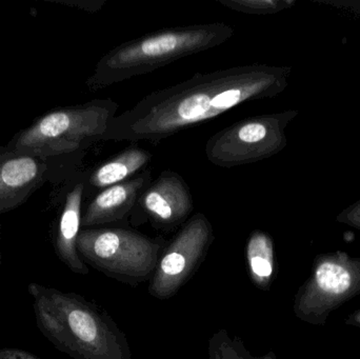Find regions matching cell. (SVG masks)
Masks as SVG:
<instances>
[{"label":"cell","instance_id":"cell-1","mask_svg":"<svg viewBox=\"0 0 360 359\" xmlns=\"http://www.w3.org/2000/svg\"><path fill=\"white\" fill-rule=\"evenodd\" d=\"M285 76L281 67L259 63L194 74L116 115L103 141L160 143L237 105L275 96L285 88Z\"/></svg>","mask_w":360,"mask_h":359},{"label":"cell","instance_id":"cell-2","mask_svg":"<svg viewBox=\"0 0 360 359\" xmlns=\"http://www.w3.org/2000/svg\"><path fill=\"white\" fill-rule=\"evenodd\" d=\"M36 327L73 359H132L130 344L103 308L75 292L30 282Z\"/></svg>","mask_w":360,"mask_h":359},{"label":"cell","instance_id":"cell-3","mask_svg":"<svg viewBox=\"0 0 360 359\" xmlns=\"http://www.w3.org/2000/svg\"><path fill=\"white\" fill-rule=\"evenodd\" d=\"M234 29L222 22L170 27L124 42L103 55L86 79L90 92L151 73L224 44Z\"/></svg>","mask_w":360,"mask_h":359},{"label":"cell","instance_id":"cell-4","mask_svg":"<svg viewBox=\"0 0 360 359\" xmlns=\"http://www.w3.org/2000/svg\"><path fill=\"white\" fill-rule=\"evenodd\" d=\"M118 107L112 99L55 107L18 131L6 148L39 157L84 158L90 148L103 141Z\"/></svg>","mask_w":360,"mask_h":359},{"label":"cell","instance_id":"cell-5","mask_svg":"<svg viewBox=\"0 0 360 359\" xmlns=\"http://www.w3.org/2000/svg\"><path fill=\"white\" fill-rule=\"evenodd\" d=\"M167 244L162 236L150 237L130 227L113 226L80 230L76 248L86 266L137 287L152 280Z\"/></svg>","mask_w":360,"mask_h":359},{"label":"cell","instance_id":"cell-6","mask_svg":"<svg viewBox=\"0 0 360 359\" xmlns=\"http://www.w3.org/2000/svg\"><path fill=\"white\" fill-rule=\"evenodd\" d=\"M292 112L252 116L215 133L205 143V156L214 166L231 169L262 162L287 145L285 129Z\"/></svg>","mask_w":360,"mask_h":359},{"label":"cell","instance_id":"cell-7","mask_svg":"<svg viewBox=\"0 0 360 359\" xmlns=\"http://www.w3.org/2000/svg\"><path fill=\"white\" fill-rule=\"evenodd\" d=\"M82 157H39L0 145V215L25 204L46 183L65 185L78 173Z\"/></svg>","mask_w":360,"mask_h":359},{"label":"cell","instance_id":"cell-8","mask_svg":"<svg viewBox=\"0 0 360 359\" xmlns=\"http://www.w3.org/2000/svg\"><path fill=\"white\" fill-rule=\"evenodd\" d=\"M214 240L213 226L203 213L190 217L165 247L149 282V294L160 301L176 295L202 265Z\"/></svg>","mask_w":360,"mask_h":359},{"label":"cell","instance_id":"cell-9","mask_svg":"<svg viewBox=\"0 0 360 359\" xmlns=\"http://www.w3.org/2000/svg\"><path fill=\"white\" fill-rule=\"evenodd\" d=\"M194 209L192 192L184 177L172 170H165L139 196L130 223L134 227L145 223L154 229L171 232L181 228Z\"/></svg>","mask_w":360,"mask_h":359},{"label":"cell","instance_id":"cell-10","mask_svg":"<svg viewBox=\"0 0 360 359\" xmlns=\"http://www.w3.org/2000/svg\"><path fill=\"white\" fill-rule=\"evenodd\" d=\"M86 173H78L65 183V198L52 232L57 259L75 274L88 275V266L78 254L76 242L82 230V204L86 197Z\"/></svg>","mask_w":360,"mask_h":359},{"label":"cell","instance_id":"cell-11","mask_svg":"<svg viewBox=\"0 0 360 359\" xmlns=\"http://www.w3.org/2000/svg\"><path fill=\"white\" fill-rule=\"evenodd\" d=\"M151 181L152 171L146 169L133 178L97 193L82 210V229L110 225L130 227L133 209Z\"/></svg>","mask_w":360,"mask_h":359},{"label":"cell","instance_id":"cell-12","mask_svg":"<svg viewBox=\"0 0 360 359\" xmlns=\"http://www.w3.org/2000/svg\"><path fill=\"white\" fill-rule=\"evenodd\" d=\"M150 151L143 148L131 147L107 162L99 164L86 177V197L96 195L99 192L139 175L151 162Z\"/></svg>","mask_w":360,"mask_h":359},{"label":"cell","instance_id":"cell-13","mask_svg":"<svg viewBox=\"0 0 360 359\" xmlns=\"http://www.w3.org/2000/svg\"><path fill=\"white\" fill-rule=\"evenodd\" d=\"M245 261L250 280L260 289L270 285L274 274V250L270 236L262 230H254L245 244Z\"/></svg>","mask_w":360,"mask_h":359},{"label":"cell","instance_id":"cell-14","mask_svg":"<svg viewBox=\"0 0 360 359\" xmlns=\"http://www.w3.org/2000/svg\"><path fill=\"white\" fill-rule=\"evenodd\" d=\"M209 359H275L272 353L256 358L245 347L239 337L229 334L226 329L214 333L207 345Z\"/></svg>","mask_w":360,"mask_h":359},{"label":"cell","instance_id":"cell-15","mask_svg":"<svg viewBox=\"0 0 360 359\" xmlns=\"http://www.w3.org/2000/svg\"><path fill=\"white\" fill-rule=\"evenodd\" d=\"M317 282L326 292L344 293L351 285L350 274L345 268L334 263H325L317 270Z\"/></svg>","mask_w":360,"mask_h":359},{"label":"cell","instance_id":"cell-16","mask_svg":"<svg viewBox=\"0 0 360 359\" xmlns=\"http://www.w3.org/2000/svg\"><path fill=\"white\" fill-rule=\"evenodd\" d=\"M217 2L230 10L251 15L272 14L289 4L276 0H217Z\"/></svg>","mask_w":360,"mask_h":359},{"label":"cell","instance_id":"cell-17","mask_svg":"<svg viewBox=\"0 0 360 359\" xmlns=\"http://www.w3.org/2000/svg\"><path fill=\"white\" fill-rule=\"evenodd\" d=\"M56 4L77 8L86 12L95 13L101 11L105 4V0H48Z\"/></svg>","mask_w":360,"mask_h":359},{"label":"cell","instance_id":"cell-18","mask_svg":"<svg viewBox=\"0 0 360 359\" xmlns=\"http://www.w3.org/2000/svg\"><path fill=\"white\" fill-rule=\"evenodd\" d=\"M0 359H42L35 354L30 353L25 350L16 348H4L0 349Z\"/></svg>","mask_w":360,"mask_h":359},{"label":"cell","instance_id":"cell-19","mask_svg":"<svg viewBox=\"0 0 360 359\" xmlns=\"http://www.w3.org/2000/svg\"><path fill=\"white\" fill-rule=\"evenodd\" d=\"M1 263H2V253H1V225H0V282H1Z\"/></svg>","mask_w":360,"mask_h":359},{"label":"cell","instance_id":"cell-20","mask_svg":"<svg viewBox=\"0 0 360 359\" xmlns=\"http://www.w3.org/2000/svg\"><path fill=\"white\" fill-rule=\"evenodd\" d=\"M354 213L359 218H360V204H357L354 208Z\"/></svg>","mask_w":360,"mask_h":359}]
</instances>
